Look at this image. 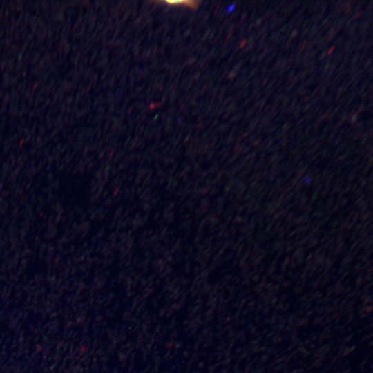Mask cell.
Returning <instances> with one entry per match:
<instances>
[]
</instances>
